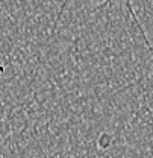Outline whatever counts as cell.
<instances>
[{"label": "cell", "instance_id": "6da1fadb", "mask_svg": "<svg viewBox=\"0 0 153 158\" xmlns=\"http://www.w3.org/2000/svg\"><path fill=\"white\" fill-rule=\"evenodd\" d=\"M0 158H3V157H0Z\"/></svg>", "mask_w": 153, "mask_h": 158}]
</instances>
